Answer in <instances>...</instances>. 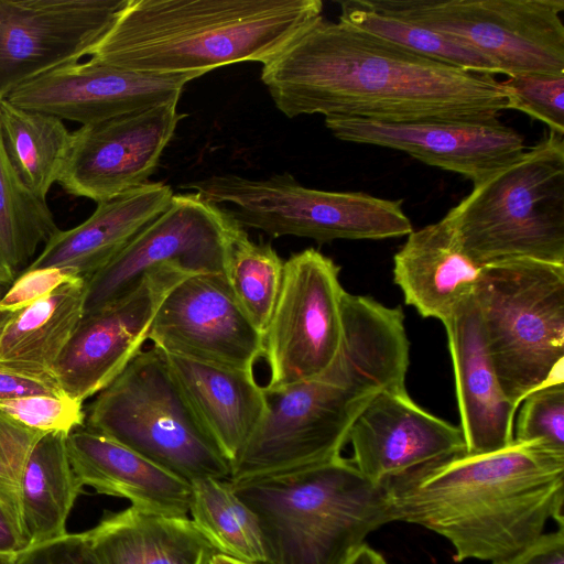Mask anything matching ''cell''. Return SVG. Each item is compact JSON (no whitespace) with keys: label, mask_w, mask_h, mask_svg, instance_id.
I'll return each instance as SVG.
<instances>
[{"label":"cell","mask_w":564,"mask_h":564,"mask_svg":"<svg viewBox=\"0 0 564 564\" xmlns=\"http://www.w3.org/2000/svg\"><path fill=\"white\" fill-rule=\"evenodd\" d=\"M148 340L166 355L253 371L263 335L252 324L224 274H197L162 301Z\"/></svg>","instance_id":"16"},{"label":"cell","mask_w":564,"mask_h":564,"mask_svg":"<svg viewBox=\"0 0 564 564\" xmlns=\"http://www.w3.org/2000/svg\"><path fill=\"white\" fill-rule=\"evenodd\" d=\"M284 261L270 243H258L241 227L230 250L225 276L252 324L265 332L274 310Z\"/></svg>","instance_id":"32"},{"label":"cell","mask_w":564,"mask_h":564,"mask_svg":"<svg viewBox=\"0 0 564 564\" xmlns=\"http://www.w3.org/2000/svg\"><path fill=\"white\" fill-rule=\"evenodd\" d=\"M58 230L47 203L20 180L0 135V282L11 284L18 270Z\"/></svg>","instance_id":"30"},{"label":"cell","mask_w":564,"mask_h":564,"mask_svg":"<svg viewBox=\"0 0 564 564\" xmlns=\"http://www.w3.org/2000/svg\"><path fill=\"white\" fill-rule=\"evenodd\" d=\"M24 547L21 533L0 505V553L13 554Z\"/></svg>","instance_id":"41"},{"label":"cell","mask_w":564,"mask_h":564,"mask_svg":"<svg viewBox=\"0 0 564 564\" xmlns=\"http://www.w3.org/2000/svg\"><path fill=\"white\" fill-rule=\"evenodd\" d=\"M44 434L19 424L0 411V505L22 538L19 494L21 475L32 447Z\"/></svg>","instance_id":"35"},{"label":"cell","mask_w":564,"mask_h":564,"mask_svg":"<svg viewBox=\"0 0 564 564\" xmlns=\"http://www.w3.org/2000/svg\"><path fill=\"white\" fill-rule=\"evenodd\" d=\"M10 284H4V283H1L0 282V299L2 297V295L6 293V291L8 290Z\"/></svg>","instance_id":"46"},{"label":"cell","mask_w":564,"mask_h":564,"mask_svg":"<svg viewBox=\"0 0 564 564\" xmlns=\"http://www.w3.org/2000/svg\"><path fill=\"white\" fill-rule=\"evenodd\" d=\"M197 74H144L91 59L52 69L18 87L8 100L87 126L142 108L177 101Z\"/></svg>","instance_id":"18"},{"label":"cell","mask_w":564,"mask_h":564,"mask_svg":"<svg viewBox=\"0 0 564 564\" xmlns=\"http://www.w3.org/2000/svg\"><path fill=\"white\" fill-rule=\"evenodd\" d=\"M491 564H564V531L542 533L519 551Z\"/></svg>","instance_id":"40"},{"label":"cell","mask_w":564,"mask_h":564,"mask_svg":"<svg viewBox=\"0 0 564 564\" xmlns=\"http://www.w3.org/2000/svg\"><path fill=\"white\" fill-rule=\"evenodd\" d=\"M67 452L80 485L128 499L132 507L187 517L189 482L137 452L85 426L67 436Z\"/></svg>","instance_id":"22"},{"label":"cell","mask_w":564,"mask_h":564,"mask_svg":"<svg viewBox=\"0 0 564 564\" xmlns=\"http://www.w3.org/2000/svg\"><path fill=\"white\" fill-rule=\"evenodd\" d=\"M171 187L148 182L109 200L78 226L58 230L24 271L57 269L87 281L170 205Z\"/></svg>","instance_id":"21"},{"label":"cell","mask_w":564,"mask_h":564,"mask_svg":"<svg viewBox=\"0 0 564 564\" xmlns=\"http://www.w3.org/2000/svg\"><path fill=\"white\" fill-rule=\"evenodd\" d=\"M188 512L217 553L256 564L265 563L258 519L228 479L191 481Z\"/></svg>","instance_id":"29"},{"label":"cell","mask_w":564,"mask_h":564,"mask_svg":"<svg viewBox=\"0 0 564 564\" xmlns=\"http://www.w3.org/2000/svg\"><path fill=\"white\" fill-rule=\"evenodd\" d=\"M128 0H0V100L79 62Z\"/></svg>","instance_id":"15"},{"label":"cell","mask_w":564,"mask_h":564,"mask_svg":"<svg viewBox=\"0 0 564 564\" xmlns=\"http://www.w3.org/2000/svg\"><path fill=\"white\" fill-rule=\"evenodd\" d=\"M346 564H387L380 553L370 546L362 544Z\"/></svg>","instance_id":"42"},{"label":"cell","mask_w":564,"mask_h":564,"mask_svg":"<svg viewBox=\"0 0 564 564\" xmlns=\"http://www.w3.org/2000/svg\"><path fill=\"white\" fill-rule=\"evenodd\" d=\"M37 394L66 395L53 372H32L0 364V401Z\"/></svg>","instance_id":"39"},{"label":"cell","mask_w":564,"mask_h":564,"mask_svg":"<svg viewBox=\"0 0 564 564\" xmlns=\"http://www.w3.org/2000/svg\"><path fill=\"white\" fill-rule=\"evenodd\" d=\"M98 564H200L216 551L188 517L130 506L84 532Z\"/></svg>","instance_id":"25"},{"label":"cell","mask_w":564,"mask_h":564,"mask_svg":"<svg viewBox=\"0 0 564 564\" xmlns=\"http://www.w3.org/2000/svg\"><path fill=\"white\" fill-rule=\"evenodd\" d=\"M189 276L173 265L158 267L126 295L84 314L52 368L63 392L84 403L109 386L143 349L164 297Z\"/></svg>","instance_id":"13"},{"label":"cell","mask_w":564,"mask_h":564,"mask_svg":"<svg viewBox=\"0 0 564 564\" xmlns=\"http://www.w3.org/2000/svg\"><path fill=\"white\" fill-rule=\"evenodd\" d=\"M482 269L464 252L446 215L413 229L393 257V280L405 303L442 323L474 295Z\"/></svg>","instance_id":"23"},{"label":"cell","mask_w":564,"mask_h":564,"mask_svg":"<svg viewBox=\"0 0 564 564\" xmlns=\"http://www.w3.org/2000/svg\"><path fill=\"white\" fill-rule=\"evenodd\" d=\"M73 279L77 278L57 269L23 271L0 299V308H22Z\"/></svg>","instance_id":"38"},{"label":"cell","mask_w":564,"mask_h":564,"mask_svg":"<svg viewBox=\"0 0 564 564\" xmlns=\"http://www.w3.org/2000/svg\"><path fill=\"white\" fill-rule=\"evenodd\" d=\"M319 0H128L89 59L156 75L268 63L322 17Z\"/></svg>","instance_id":"4"},{"label":"cell","mask_w":564,"mask_h":564,"mask_svg":"<svg viewBox=\"0 0 564 564\" xmlns=\"http://www.w3.org/2000/svg\"><path fill=\"white\" fill-rule=\"evenodd\" d=\"M164 355L199 422L231 465L267 409L264 388L253 371Z\"/></svg>","instance_id":"24"},{"label":"cell","mask_w":564,"mask_h":564,"mask_svg":"<svg viewBox=\"0 0 564 564\" xmlns=\"http://www.w3.org/2000/svg\"><path fill=\"white\" fill-rule=\"evenodd\" d=\"M67 436L46 433L32 447L20 480V514L25 545L65 535L83 491L67 452Z\"/></svg>","instance_id":"27"},{"label":"cell","mask_w":564,"mask_h":564,"mask_svg":"<svg viewBox=\"0 0 564 564\" xmlns=\"http://www.w3.org/2000/svg\"><path fill=\"white\" fill-rule=\"evenodd\" d=\"M240 228L198 193L173 194L166 209L86 281L84 314L126 295L147 272L161 265H173L191 275H225Z\"/></svg>","instance_id":"12"},{"label":"cell","mask_w":564,"mask_h":564,"mask_svg":"<svg viewBox=\"0 0 564 564\" xmlns=\"http://www.w3.org/2000/svg\"><path fill=\"white\" fill-rule=\"evenodd\" d=\"M340 268L314 248L291 254L283 264L278 300L263 333V351L273 391L321 377L341 341Z\"/></svg>","instance_id":"11"},{"label":"cell","mask_w":564,"mask_h":564,"mask_svg":"<svg viewBox=\"0 0 564 564\" xmlns=\"http://www.w3.org/2000/svg\"><path fill=\"white\" fill-rule=\"evenodd\" d=\"M350 459L370 481L467 453L459 426L417 405L406 388L384 389L366 405L348 435Z\"/></svg>","instance_id":"19"},{"label":"cell","mask_w":564,"mask_h":564,"mask_svg":"<svg viewBox=\"0 0 564 564\" xmlns=\"http://www.w3.org/2000/svg\"><path fill=\"white\" fill-rule=\"evenodd\" d=\"M86 281L73 279L19 308L0 336V364L52 372L85 313Z\"/></svg>","instance_id":"26"},{"label":"cell","mask_w":564,"mask_h":564,"mask_svg":"<svg viewBox=\"0 0 564 564\" xmlns=\"http://www.w3.org/2000/svg\"><path fill=\"white\" fill-rule=\"evenodd\" d=\"M392 521L446 539L454 561H496L563 528L564 452L542 442L455 455L383 482Z\"/></svg>","instance_id":"2"},{"label":"cell","mask_w":564,"mask_h":564,"mask_svg":"<svg viewBox=\"0 0 564 564\" xmlns=\"http://www.w3.org/2000/svg\"><path fill=\"white\" fill-rule=\"evenodd\" d=\"M0 135L20 180L37 198L46 202L66 160L72 132L55 116L1 99Z\"/></svg>","instance_id":"28"},{"label":"cell","mask_w":564,"mask_h":564,"mask_svg":"<svg viewBox=\"0 0 564 564\" xmlns=\"http://www.w3.org/2000/svg\"><path fill=\"white\" fill-rule=\"evenodd\" d=\"M17 311L1 310L0 308V336H1L2 332L4 330L6 326L8 325V323L15 315Z\"/></svg>","instance_id":"44"},{"label":"cell","mask_w":564,"mask_h":564,"mask_svg":"<svg viewBox=\"0 0 564 564\" xmlns=\"http://www.w3.org/2000/svg\"><path fill=\"white\" fill-rule=\"evenodd\" d=\"M443 325L467 453L482 454L509 446L518 406L505 394L487 352L474 295Z\"/></svg>","instance_id":"20"},{"label":"cell","mask_w":564,"mask_h":564,"mask_svg":"<svg viewBox=\"0 0 564 564\" xmlns=\"http://www.w3.org/2000/svg\"><path fill=\"white\" fill-rule=\"evenodd\" d=\"M12 564H98L83 533L33 544L15 553Z\"/></svg>","instance_id":"37"},{"label":"cell","mask_w":564,"mask_h":564,"mask_svg":"<svg viewBox=\"0 0 564 564\" xmlns=\"http://www.w3.org/2000/svg\"><path fill=\"white\" fill-rule=\"evenodd\" d=\"M208 564H256V563L247 562L243 560H239L237 557H232V556L216 552L209 557Z\"/></svg>","instance_id":"43"},{"label":"cell","mask_w":564,"mask_h":564,"mask_svg":"<svg viewBox=\"0 0 564 564\" xmlns=\"http://www.w3.org/2000/svg\"><path fill=\"white\" fill-rule=\"evenodd\" d=\"M182 117L171 101L82 126L57 183L97 204L148 183Z\"/></svg>","instance_id":"14"},{"label":"cell","mask_w":564,"mask_h":564,"mask_svg":"<svg viewBox=\"0 0 564 564\" xmlns=\"http://www.w3.org/2000/svg\"><path fill=\"white\" fill-rule=\"evenodd\" d=\"M513 424V441L542 442L564 452V380H551L527 394Z\"/></svg>","instance_id":"33"},{"label":"cell","mask_w":564,"mask_h":564,"mask_svg":"<svg viewBox=\"0 0 564 564\" xmlns=\"http://www.w3.org/2000/svg\"><path fill=\"white\" fill-rule=\"evenodd\" d=\"M230 484L258 519L264 564H346L367 535L392 522L383 484L341 455Z\"/></svg>","instance_id":"5"},{"label":"cell","mask_w":564,"mask_h":564,"mask_svg":"<svg viewBox=\"0 0 564 564\" xmlns=\"http://www.w3.org/2000/svg\"><path fill=\"white\" fill-rule=\"evenodd\" d=\"M0 411L19 424L41 433L68 435L85 425L83 403L67 395H29L0 401Z\"/></svg>","instance_id":"36"},{"label":"cell","mask_w":564,"mask_h":564,"mask_svg":"<svg viewBox=\"0 0 564 564\" xmlns=\"http://www.w3.org/2000/svg\"><path fill=\"white\" fill-rule=\"evenodd\" d=\"M446 216L479 267L516 259L564 264V135L549 131L474 184Z\"/></svg>","instance_id":"6"},{"label":"cell","mask_w":564,"mask_h":564,"mask_svg":"<svg viewBox=\"0 0 564 564\" xmlns=\"http://www.w3.org/2000/svg\"><path fill=\"white\" fill-rule=\"evenodd\" d=\"M181 187L219 206L241 227L273 238L296 236L324 243L397 238L413 230L402 200L308 188L289 173L265 180L216 175Z\"/></svg>","instance_id":"9"},{"label":"cell","mask_w":564,"mask_h":564,"mask_svg":"<svg viewBox=\"0 0 564 564\" xmlns=\"http://www.w3.org/2000/svg\"><path fill=\"white\" fill-rule=\"evenodd\" d=\"M15 553L6 554L0 553V564H12Z\"/></svg>","instance_id":"45"},{"label":"cell","mask_w":564,"mask_h":564,"mask_svg":"<svg viewBox=\"0 0 564 564\" xmlns=\"http://www.w3.org/2000/svg\"><path fill=\"white\" fill-rule=\"evenodd\" d=\"M338 21L425 58L465 70L502 75L488 56L454 37L381 12L368 0L339 2Z\"/></svg>","instance_id":"31"},{"label":"cell","mask_w":564,"mask_h":564,"mask_svg":"<svg viewBox=\"0 0 564 564\" xmlns=\"http://www.w3.org/2000/svg\"><path fill=\"white\" fill-rule=\"evenodd\" d=\"M261 79L288 118L414 122L487 119L511 109L492 75L425 58L323 17L263 64Z\"/></svg>","instance_id":"1"},{"label":"cell","mask_w":564,"mask_h":564,"mask_svg":"<svg viewBox=\"0 0 564 564\" xmlns=\"http://www.w3.org/2000/svg\"><path fill=\"white\" fill-rule=\"evenodd\" d=\"M85 427L191 482L229 479L230 464L208 435L165 355L142 349L89 404Z\"/></svg>","instance_id":"8"},{"label":"cell","mask_w":564,"mask_h":564,"mask_svg":"<svg viewBox=\"0 0 564 564\" xmlns=\"http://www.w3.org/2000/svg\"><path fill=\"white\" fill-rule=\"evenodd\" d=\"M474 300L487 352L516 406L546 382L563 380L554 372L564 357V264L516 259L486 265Z\"/></svg>","instance_id":"7"},{"label":"cell","mask_w":564,"mask_h":564,"mask_svg":"<svg viewBox=\"0 0 564 564\" xmlns=\"http://www.w3.org/2000/svg\"><path fill=\"white\" fill-rule=\"evenodd\" d=\"M410 343L403 326L369 306L343 312L338 352L318 378L267 391V409L230 465V482L314 466L340 456L366 405L405 388Z\"/></svg>","instance_id":"3"},{"label":"cell","mask_w":564,"mask_h":564,"mask_svg":"<svg viewBox=\"0 0 564 564\" xmlns=\"http://www.w3.org/2000/svg\"><path fill=\"white\" fill-rule=\"evenodd\" d=\"M339 140L398 150L427 165L457 173L473 185L520 156L523 135L487 119L382 122L352 117H325Z\"/></svg>","instance_id":"17"},{"label":"cell","mask_w":564,"mask_h":564,"mask_svg":"<svg viewBox=\"0 0 564 564\" xmlns=\"http://www.w3.org/2000/svg\"><path fill=\"white\" fill-rule=\"evenodd\" d=\"M368 1L477 50L502 75L564 74V0Z\"/></svg>","instance_id":"10"},{"label":"cell","mask_w":564,"mask_h":564,"mask_svg":"<svg viewBox=\"0 0 564 564\" xmlns=\"http://www.w3.org/2000/svg\"><path fill=\"white\" fill-rule=\"evenodd\" d=\"M511 98V109L564 135V74L522 73L500 80Z\"/></svg>","instance_id":"34"},{"label":"cell","mask_w":564,"mask_h":564,"mask_svg":"<svg viewBox=\"0 0 564 564\" xmlns=\"http://www.w3.org/2000/svg\"><path fill=\"white\" fill-rule=\"evenodd\" d=\"M208 561H209V557H207L206 560H204L200 564H208Z\"/></svg>","instance_id":"47"}]
</instances>
